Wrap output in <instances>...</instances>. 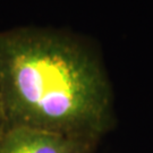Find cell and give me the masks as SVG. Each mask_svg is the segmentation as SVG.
<instances>
[{
    "label": "cell",
    "mask_w": 153,
    "mask_h": 153,
    "mask_svg": "<svg viewBox=\"0 0 153 153\" xmlns=\"http://www.w3.org/2000/svg\"><path fill=\"white\" fill-rule=\"evenodd\" d=\"M0 107L5 127H34L93 145L115 124L114 94L95 50L49 28L0 31Z\"/></svg>",
    "instance_id": "obj_1"
},
{
    "label": "cell",
    "mask_w": 153,
    "mask_h": 153,
    "mask_svg": "<svg viewBox=\"0 0 153 153\" xmlns=\"http://www.w3.org/2000/svg\"><path fill=\"white\" fill-rule=\"evenodd\" d=\"M91 143L53 131L14 126L0 133V153H91Z\"/></svg>",
    "instance_id": "obj_2"
},
{
    "label": "cell",
    "mask_w": 153,
    "mask_h": 153,
    "mask_svg": "<svg viewBox=\"0 0 153 153\" xmlns=\"http://www.w3.org/2000/svg\"><path fill=\"white\" fill-rule=\"evenodd\" d=\"M4 128H5V120H4V116H2V111L0 107V133L4 131Z\"/></svg>",
    "instance_id": "obj_3"
}]
</instances>
